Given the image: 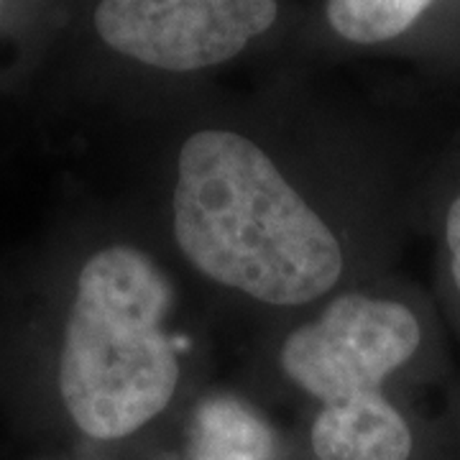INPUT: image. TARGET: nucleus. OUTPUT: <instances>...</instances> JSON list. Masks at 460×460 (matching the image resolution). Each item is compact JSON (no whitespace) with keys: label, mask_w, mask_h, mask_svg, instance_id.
<instances>
[{"label":"nucleus","mask_w":460,"mask_h":460,"mask_svg":"<svg viewBox=\"0 0 460 460\" xmlns=\"http://www.w3.org/2000/svg\"><path fill=\"white\" fill-rule=\"evenodd\" d=\"M435 381L396 384L335 399L314 410L310 447L317 460H411L417 429L407 411V389Z\"/></svg>","instance_id":"nucleus-5"},{"label":"nucleus","mask_w":460,"mask_h":460,"mask_svg":"<svg viewBox=\"0 0 460 460\" xmlns=\"http://www.w3.org/2000/svg\"><path fill=\"white\" fill-rule=\"evenodd\" d=\"M180 287L156 251L108 238L77 263L66 299L54 381L83 435L115 443L172 410L187 371Z\"/></svg>","instance_id":"nucleus-2"},{"label":"nucleus","mask_w":460,"mask_h":460,"mask_svg":"<svg viewBox=\"0 0 460 460\" xmlns=\"http://www.w3.org/2000/svg\"><path fill=\"white\" fill-rule=\"evenodd\" d=\"M287 59H402L460 77V0H302Z\"/></svg>","instance_id":"nucleus-4"},{"label":"nucleus","mask_w":460,"mask_h":460,"mask_svg":"<svg viewBox=\"0 0 460 460\" xmlns=\"http://www.w3.org/2000/svg\"><path fill=\"white\" fill-rule=\"evenodd\" d=\"M422 213L435 241L432 299L460 332V131L429 180Z\"/></svg>","instance_id":"nucleus-6"},{"label":"nucleus","mask_w":460,"mask_h":460,"mask_svg":"<svg viewBox=\"0 0 460 460\" xmlns=\"http://www.w3.org/2000/svg\"><path fill=\"white\" fill-rule=\"evenodd\" d=\"M65 0H0V36L16 31L51 41L62 16Z\"/></svg>","instance_id":"nucleus-7"},{"label":"nucleus","mask_w":460,"mask_h":460,"mask_svg":"<svg viewBox=\"0 0 460 460\" xmlns=\"http://www.w3.org/2000/svg\"><path fill=\"white\" fill-rule=\"evenodd\" d=\"M313 65L284 59L248 95L210 87L144 120L164 128V228L202 284L251 310L307 313L378 274L386 205H345L317 156L356 111L325 98Z\"/></svg>","instance_id":"nucleus-1"},{"label":"nucleus","mask_w":460,"mask_h":460,"mask_svg":"<svg viewBox=\"0 0 460 460\" xmlns=\"http://www.w3.org/2000/svg\"><path fill=\"white\" fill-rule=\"evenodd\" d=\"M302 0H65V41L90 93L136 115L217 87L251 62L289 57Z\"/></svg>","instance_id":"nucleus-3"}]
</instances>
